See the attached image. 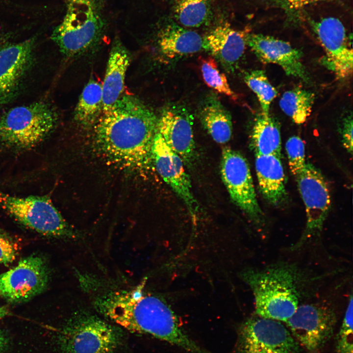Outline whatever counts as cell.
Listing matches in <instances>:
<instances>
[{"label":"cell","mask_w":353,"mask_h":353,"mask_svg":"<svg viewBox=\"0 0 353 353\" xmlns=\"http://www.w3.org/2000/svg\"><path fill=\"white\" fill-rule=\"evenodd\" d=\"M200 118L204 128L219 144L228 142L232 134L231 117L215 96H209L202 103Z\"/></svg>","instance_id":"7402d4cb"},{"label":"cell","mask_w":353,"mask_h":353,"mask_svg":"<svg viewBox=\"0 0 353 353\" xmlns=\"http://www.w3.org/2000/svg\"><path fill=\"white\" fill-rule=\"evenodd\" d=\"M123 333L96 315L77 311L60 331V353H114L121 345Z\"/></svg>","instance_id":"8992f818"},{"label":"cell","mask_w":353,"mask_h":353,"mask_svg":"<svg viewBox=\"0 0 353 353\" xmlns=\"http://www.w3.org/2000/svg\"><path fill=\"white\" fill-rule=\"evenodd\" d=\"M246 43L262 63L277 65L287 75L308 81L302 63L303 53L289 43L270 36L248 33Z\"/></svg>","instance_id":"e0dca14e"},{"label":"cell","mask_w":353,"mask_h":353,"mask_svg":"<svg viewBox=\"0 0 353 353\" xmlns=\"http://www.w3.org/2000/svg\"><path fill=\"white\" fill-rule=\"evenodd\" d=\"M353 117L351 114L344 119L341 127L343 145L351 154L353 152Z\"/></svg>","instance_id":"1f68e13d"},{"label":"cell","mask_w":353,"mask_h":353,"mask_svg":"<svg viewBox=\"0 0 353 353\" xmlns=\"http://www.w3.org/2000/svg\"><path fill=\"white\" fill-rule=\"evenodd\" d=\"M174 13L177 21L186 27H199L211 16L210 0H174Z\"/></svg>","instance_id":"484cf974"},{"label":"cell","mask_w":353,"mask_h":353,"mask_svg":"<svg viewBox=\"0 0 353 353\" xmlns=\"http://www.w3.org/2000/svg\"><path fill=\"white\" fill-rule=\"evenodd\" d=\"M0 206L18 222L44 235L65 238L78 236L48 196L18 197L0 192Z\"/></svg>","instance_id":"52a82bcc"},{"label":"cell","mask_w":353,"mask_h":353,"mask_svg":"<svg viewBox=\"0 0 353 353\" xmlns=\"http://www.w3.org/2000/svg\"><path fill=\"white\" fill-rule=\"evenodd\" d=\"M201 71L205 83L217 92L224 94L233 100L237 99L226 76L218 68L215 60L209 57L202 60Z\"/></svg>","instance_id":"83f0119b"},{"label":"cell","mask_w":353,"mask_h":353,"mask_svg":"<svg viewBox=\"0 0 353 353\" xmlns=\"http://www.w3.org/2000/svg\"><path fill=\"white\" fill-rule=\"evenodd\" d=\"M158 117L139 98L123 95L91 129L94 148L107 162L123 170L140 172L152 162Z\"/></svg>","instance_id":"7a4b0ae2"},{"label":"cell","mask_w":353,"mask_h":353,"mask_svg":"<svg viewBox=\"0 0 353 353\" xmlns=\"http://www.w3.org/2000/svg\"><path fill=\"white\" fill-rule=\"evenodd\" d=\"M146 280L129 288L92 275L80 281L97 311L128 331L150 335L188 353H212L186 332L171 307L160 298L144 291Z\"/></svg>","instance_id":"6da1fadb"},{"label":"cell","mask_w":353,"mask_h":353,"mask_svg":"<svg viewBox=\"0 0 353 353\" xmlns=\"http://www.w3.org/2000/svg\"><path fill=\"white\" fill-rule=\"evenodd\" d=\"M315 94L301 88L285 92L279 101L281 110L297 124L304 123L310 115Z\"/></svg>","instance_id":"d4e9b609"},{"label":"cell","mask_w":353,"mask_h":353,"mask_svg":"<svg viewBox=\"0 0 353 353\" xmlns=\"http://www.w3.org/2000/svg\"><path fill=\"white\" fill-rule=\"evenodd\" d=\"M191 118L184 107L167 106L158 117L156 127V132L188 167L192 165L196 154Z\"/></svg>","instance_id":"2e32d148"},{"label":"cell","mask_w":353,"mask_h":353,"mask_svg":"<svg viewBox=\"0 0 353 353\" xmlns=\"http://www.w3.org/2000/svg\"><path fill=\"white\" fill-rule=\"evenodd\" d=\"M314 31L324 51L323 63L339 78L353 72V53L346 29L334 17L322 19L314 25Z\"/></svg>","instance_id":"9a60e30c"},{"label":"cell","mask_w":353,"mask_h":353,"mask_svg":"<svg viewBox=\"0 0 353 353\" xmlns=\"http://www.w3.org/2000/svg\"><path fill=\"white\" fill-rule=\"evenodd\" d=\"M336 322L332 307L314 303L299 305L285 323L300 345L309 353H319L332 337Z\"/></svg>","instance_id":"9c48e42d"},{"label":"cell","mask_w":353,"mask_h":353,"mask_svg":"<svg viewBox=\"0 0 353 353\" xmlns=\"http://www.w3.org/2000/svg\"><path fill=\"white\" fill-rule=\"evenodd\" d=\"M49 280L44 260L37 256H29L0 275V295L11 303L25 302L43 292Z\"/></svg>","instance_id":"7c38bea8"},{"label":"cell","mask_w":353,"mask_h":353,"mask_svg":"<svg viewBox=\"0 0 353 353\" xmlns=\"http://www.w3.org/2000/svg\"><path fill=\"white\" fill-rule=\"evenodd\" d=\"M152 160L159 175L182 200L193 220H196L199 205L193 194L184 163L156 131L152 147Z\"/></svg>","instance_id":"4fadbf2b"},{"label":"cell","mask_w":353,"mask_h":353,"mask_svg":"<svg viewBox=\"0 0 353 353\" xmlns=\"http://www.w3.org/2000/svg\"><path fill=\"white\" fill-rule=\"evenodd\" d=\"M220 173L232 201L252 220L259 223L262 211L257 201L249 164L245 157L231 148H224Z\"/></svg>","instance_id":"30bf717a"},{"label":"cell","mask_w":353,"mask_h":353,"mask_svg":"<svg viewBox=\"0 0 353 353\" xmlns=\"http://www.w3.org/2000/svg\"><path fill=\"white\" fill-rule=\"evenodd\" d=\"M102 112L101 83L91 78L79 96L75 108L74 119L82 127L91 129Z\"/></svg>","instance_id":"cb8c5ba5"},{"label":"cell","mask_w":353,"mask_h":353,"mask_svg":"<svg viewBox=\"0 0 353 353\" xmlns=\"http://www.w3.org/2000/svg\"><path fill=\"white\" fill-rule=\"evenodd\" d=\"M157 44L161 53L171 59L204 49L203 39L198 33L175 24L167 25L160 30Z\"/></svg>","instance_id":"44dd1931"},{"label":"cell","mask_w":353,"mask_h":353,"mask_svg":"<svg viewBox=\"0 0 353 353\" xmlns=\"http://www.w3.org/2000/svg\"><path fill=\"white\" fill-rule=\"evenodd\" d=\"M286 3L291 9H299L308 4L322 0H286Z\"/></svg>","instance_id":"836d02e7"},{"label":"cell","mask_w":353,"mask_h":353,"mask_svg":"<svg viewBox=\"0 0 353 353\" xmlns=\"http://www.w3.org/2000/svg\"><path fill=\"white\" fill-rule=\"evenodd\" d=\"M35 38L0 47V107L8 103L18 95L24 77L33 59Z\"/></svg>","instance_id":"5bb4252c"},{"label":"cell","mask_w":353,"mask_h":353,"mask_svg":"<svg viewBox=\"0 0 353 353\" xmlns=\"http://www.w3.org/2000/svg\"><path fill=\"white\" fill-rule=\"evenodd\" d=\"M285 150L289 169L296 177L306 164L304 143L299 136H293L286 141Z\"/></svg>","instance_id":"f546056e"},{"label":"cell","mask_w":353,"mask_h":353,"mask_svg":"<svg viewBox=\"0 0 353 353\" xmlns=\"http://www.w3.org/2000/svg\"><path fill=\"white\" fill-rule=\"evenodd\" d=\"M58 121L56 111L44 101L12 107L0 115V144L30 149L52 132Z\"/></svg>","instance_id":"5b68a950"},{"label":"cell","mask_w":353,"mask_h":353,"mask_svg":"<svg viewBox=\"0 0 353 353\" xmlns=\"http://www.w3.org/2000/svg\"><path fill=\"white\" fill-rule=\"evenodd\" d=\"M300 346L280 322L257 316L239 326L236 353H300Z\"/></svg>","instance_id":"ba28073f"},{"label":"cell","mask_w":353,"mask_h":353,"mask_svg":"<svg viewBox=\"0 0 353 353\" xmlns=\"http://www.w3.org/2000/svg\"><path fill=\"white\" fill-rule=\"evenodd\" d=\"M255 171L260 191L274 205L281 204L286 198L285 176L280 156L255 154Z\"/></svg>","instance_id":"ffe728a7"},{"label":"cell","mask_w":353,"mask_h":353,"mask_svg":"<svg viewBox=\"0 0 353 353\" xmlns=\"http://www.w3.org/2000/svg\"><path fill=\"white\" fill-rule=\"evenodd\" d=\"M17 249L11 238L0 231V263H12L17 256Z\"/></svg>","instance_id":"4dcf8cb0"},{"label":"cell","mask_w":353,"mask_h":353,"mask_svg":"<svg viewBox=\"0 0 353 353\" xmlns=\"http://www.w3.org/2000/svg\"><path fill=\"white\" fill-rule=\"evenodd\" d=\"M100 8L98 0H68L63 20L51 35L62 54L78 56L99 42L105 25Z\"/></svg>","instance_id":"277c9868"},{"label":"cell","mask_w":353,"mask_h":353,"mask_svg":"<svg viewBox=\"0 0 353 353\" xmlns=\"http://www.w3.org/2000/svg\"><path fill=\"white\" fill-rule=\"evenodd\" d=\"M251 144L255 154L281 156V135L277 121L263 112L255 117L251 132Z\"/></svg>","instance_id":"603a6c76"},{"label":"cell","mask_w":353,"mask_h":353,"mask_svg":"<svg viewBox=\"0 0 353 353\" xmlns=\"http://www.w3.org/2000/svg\"><path fill=\"white\" fill-rule=\"evenodd\" d=\"M306 212V228L301 238L293 246L300 248L312 235L320 232L331 204L327 183L319 170L306 162L304 169L295 177Z\"/></svg>","instance_id":"8fae6325"},{"label":"cell","mask_w":353,"mask_h":353,"mask_svg":"<svg viewBox=\"0 0 353 353\" xmlns=\"http://www.w3.org/2000/svg\"><path fill=\"white\" fill-rule=\"evenodd\" d=\"M8 310L6 307H0V318L3 317L8 313ZM8 340L4 334L0 330V353L4 352L7 348Z\"/></svg>","instance_id":"d6a6232c"},{"label":"cell","mask_w":353,"mask_h":353,"mask_svg":"<svg viewBox=\"0 0 353 353\" xmlns=\"http://www.w3.org/2000/svg\"><path fill=\"white\" fill-rule=\"evenodd\" d=\"M247 34L227 24L220 25L203 39L204 49L211 52L226 70L231 72L245 52Z\"/></svg>","instance_id":"ac0fdd59"},{"label":"cell","mask_w":353,"mask_h":353,"mask_svg":"<svg viewBox=\"0 0 353 353\" xmlns=\"http://www.w3.org/2000/svg\"><path fill=\"white\" fill-rule=\"evenodd\" d=\"M130 60L129 50L119 38H115L111 47L101 84L103 112L108 109L123 95L126 73Z\"/></svg>","instance_id":"d6986e66"},{"label":"cell","mask_w":353,"mask_h":353,"mask_svg":"<svg viewBox=\"0 0 353 353\" xmlns=\"http://www.w3.org/2000/svg\"><path fill=\"white\" fill-rule=\"evenodd\" d=\"M353 303L351 294L341 327L336 336V353H353Z\"/></svg>","instance_id":"f1b7e54d"},{"label":"cell","mask_w":353,"mask_h":353,"mask_svg":"<svg viewBox=\"0 0 353 353\" xmlns=\"http://www.w3.org/2000/svg\"><path fill=\"white\" fill-rule=\"evenodd\" d=\"M8 40L9 39L7 36H0V47Z\"/></svg>","instance_id":"e575fe53"},{"label":"cell","mask_w":353,"mask_h":353,"mask_svg":"<svg viewBox=\"0 0 353 353\" xmlns=\"http://www.w3.org/2000/svg\"><path fill=\"white\" fill-rule=\"evenodd\" d=\"M241 275L252 292L257 316L286 322L295 312L301 298L300 274L295 267L274 265L247 269Z\"/></svg>","instance_id":"3957f363"},{"label":"cell","mask_w":353,"mask_h":353,"mask_svg":"<svg viewBox=\"0 0 353 353\" xmlns=\"http://www.w3.org/2000/svg\"><path fill=\"white\" fill-rule=\"evenodd\" d=\"M244 80L256 95L262 112L269 114L271 104L277 97V92L270 82L265 72L255 70L246 72L244 75Z\"/></svg>","instance_id":"4316f807"}]
</instances>
